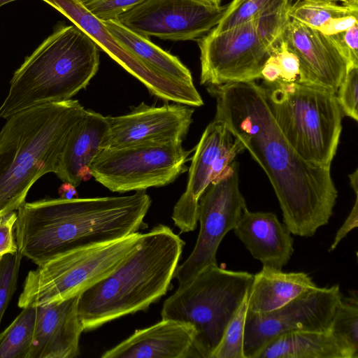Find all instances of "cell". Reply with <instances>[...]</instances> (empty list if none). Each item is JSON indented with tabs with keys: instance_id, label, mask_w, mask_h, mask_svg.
Returning <instances> with one entry per match:
<instances>
[{
	"instance_id": "cell-1",
	"label": "cell",
	"mask_w": 358,
	"mask_h": 358,
	"mask_svg": "<svg viewBox=\"0 0 358 358\" xmlns=\"http://www.w3.org/2000/svg\"><path fill=\"white\" fill-rule=\"evenodd\" d=\"M215 119L222 121L266 174L284 224L292 234L311 237L328 224L338 192L331 167L303 159L277 124L263 85L255 81L208 85Z\"/></svg>"
},
{
	"instance_id": "cell-2",
	"label": "cell",
	"mask_w": 358,
	"mask_h": 358,
	"mask_svg": "<svg viewBox=\"0 0 358 358\" xmlns=\"http://www.w3.org/2000/svg\"><path fill=\"white\" fill-rule=\"evenodd\" d=\"M150 205L144 191L24 202L15 225L18 252L40 266L69 250L126 237L144 226Z\"/></svg>"
},
{
	"instance_id": "cell-3",
	"label": "cell",
	"mask_w": 358,
	"mask_h": 358,
	"mask_svg": "<svg viewBox=\"0 0 358 358\" xmlns=\"http://www.w3.org/2000/svg\"><path fill=\"white\" fill-rule=\"evenodd\" d=\"M185 242L158 224L143 234L134 250L112 271L80 293L78 310L83 331L147 310L170 288Z\"/></svg>"
},
{
	"instance_id": "cell-4",
	"label": "cell",
	"mask_w": 358,
	"mask_h": 358,
	"mask_svg": "<svg viewBox=\"0 0 358 358\" xmlns=\"http://www.w3.org/2000/svg\"><path fill=\"white\" fill-rule=\"evenodd\" d=\"M85 110L71 99L6 119L0 130V217L17 211L40 178L55 173L67 137Z\"/></svg>"
},
{
	"instance_id": "cell-5",
	"label": "cell",
	"mask_w": 358,
	"mask_h": 358,
	"mask_svg": "<svg viewBox=\"0 0 358 358\" xmlns=\"http://www.w3.org/2000/svg\"><path fill=\"white\" fill-rule=\"evenodd\" d=\"M96 43L75 24H59L15 71L0 118L50 102L71 99L96 73Z\"/></svg>"
},
{
	"instance_id": "cell-6",
	"label": "cell",
	"mask_w": 358,
	"mask_h": 358,
	"mask_svg": "<svg viewBox=\"0 0 358 358\" xmlns=\"http://www.w3.org/2000/svg\"><path fill=\"white\" fill-rule=\"evenodd\" d=\"M254 274L207 266L164 303L162 319L190 324L193 358H211L224 331L250 288Z\"/></svg>"
},
{
	"instance_id": "cell-7",
	"label": "cell",
	"mask_w": 358,
	"mask_h": 358,
	"mask_svg": "<svg viewBox=\"0 0 358 358\" xmlns=\"http://www.w3.org/2000/svg\"><path fill=\"white\" fill-rule=\"evenodd\" d=\"M263 86L272 115L296 152L310 164L331 167L343 116L336 94L299 82Z\"/></svg>"
},
{
	"instance_id": "cell-8",
	"label": "cell",
	"mask_w": 358,
	"mask_h": 358,
	"mask_svg": "<svg viewBox=\"0 0 358 358\" xmlns=\"http://www.w3.org/2000/svg\"><path fill=\"white\" fill-rule=\"evenodd\" d=\"M289 19L286 9L221 32L211 29L197 39L201 84L220 85L260 79L262 68Z\"/></svg>"
},
{
	"instance_id": "cell-9",
	"label": "cell",
	"mask_w": 358,
	"mask_h": 358,
	"mask_svg": "<svg viewBox=\"0 0 358 358\" xmlns=\"http://www.w3.org/2000/svg\"><path fill=\"white\" fill-rule=\"evenodd\" d=\"M143 234L60 254L30 271L18 306H36L80 294L112 271L134 250Z\"/></svg>"
},
{
	"instance_id": "cell-10",
	"label": "cell",
	"mask_w": 358,
	"mask_h": 358,
	"mask_svg": "<svg viewBox=\"0 0 358 358\" xmlns=\"http://www.w3.org/2000/svg\"><path fill=\"white\" fill-rule=\"evenodd\" d=\"M182 141L142 142L103 148L90 166L92 177L111 192L166 186L188 170L192 151Z\"/></svg>"
},
{
	"instance_id": "cell-11",
	"label": "cell",
	"mask_w": 358,
	"mask_h": 358,
	"mask_svg": "<svg viewBox=\"0 0 358 358\" xmlns=\"http://www.w3.org/2000/svg\"><path fill=\"white\" fill-rule=\"evenodd\" d=\"M246 208L239 188L238 165L234 161L224 175L213 182L199 199V233L192 252L178 266L174 274L179 285L189 282L207 266L217 264L216 253L221 241L233 230Z\"/></svg>"
},
{
	"instance_id": "cell-12",
	"label": "cell",
	"mask_w": 358,
	"mask_h": 358,
	"mask_svg": "<svg viewBox=\"0 0 358 358\" xmlns=\"http://www.w3.org/2000/svg\"><path fill=\"white\" fill-rule=\"evenodd\" d=\"M342 297L338 285L308 291L268 313L247 311L244 354L254 358L271 340L296 331H328Z\"/></svg>"
},
{
	"instance_id": "cell-13",
	"label": "cell",
	"mask_w": 358,
	"mask_h": 358,
	"mask_svg": "<svg viewBox=\"0 0 358 358\" xmlns=\"http://www.w3.org/2000/svg\"><path fill=\"white\" fill-rule=\"evenodd\" d=\"M88 34L111 58L141 81L159 99L199 107L203 99L194 83L171 78L141 61L124 48L78 0H42Z\"/></svg>"
},
{
	"instance_id": "cell-14",
	"label": "cell",
	"mask_w": 358,
	"mask_h": 358,
	"mask_svg": "<svg viewBox=\"0 0 358 358\" xmlns=\"http://www.w3.org/2000/svg\"><path fill=\"white\" fill-rule=\"evenodd\" d=\"M227 7L203 0H145L117 20L146 37L175 41L197 40L218 24Z\"/></svg>"
},
{
	"instance_id": "cell-15",
	"label": "cell",
	"mask_w": 358,
	"mask_h": 358,
	"mask_svg": "<svg viewBox=\"0 0 358 358\" xmlns=\"http://www.w3.org/2000/svg\"><path fill=\"white\" fill-rule=\"evenodd\" d=\"M244 150L222 121L214 118L206 127L194 148L185 191L173 210L172 220L180 233L196 229L201 196L213 182L224 175L237 155Z\"/></svg>"
},
{
	"instance_id": "cell-16",
	"label": "cell",
	"mask_w": 358,
	"mask_h": 358,
	"mask_svg": "<svg viewBox=\"0 0 358 358\" xmlns=\"http://www.w3.org/2000/svg\"><path fill=\"white\" fill-rule=\"evenodd\" d=\"M192 106L174 103L162 106L142 102L127 114L106 116L108 131L103 148L171 140L182 141L193 122Z\"/></svg>"
},
{
	"instance_id": "cell-17",
	"label": "cell",
	"mask_w": 358,
	"mask_h": 358,
	"mask_svg": "<svg viewBox=\"0 0 358 358\" xmlns=\"http://www.w3.org/2000/svg\"><path fill=\"white\" fill-rule=\"evenodd\" d=\"M282 37L300 64L296 82L336 94L348 63L332 39L319 30L290 19Z\"/></svg>"
},
{
	"instance_id": "cell-18",
	"label": "cell",
	"mask_w": 358,
	"mask_h": 358,
	"mask_svg": "<svg viewBox=\"0 0 358 358\" xmlns=\"http://www.w3.org/2000/svg\"><path fill=\"white\" fill-rule=\"evenodd\" d=\"M76 294L62 301L36 306L34 337L27 358H74L79 355L83 331Z\"/></svg>"
},
{
	"instance_id": "cell-19",
	"label": "cell",
	"mask_w": 358,
	"mask_h": 358,
	"mask_svg": "<svg viewBox=\"0 0 358 358\" xmlns=\"http://www.w3.org/2000/svg\"><path fill=\"white\" fill-rule=\"evenodd\" d=\"M196 331L190 324L162 320L137 329L127 339L104 352L102 358H193Z\"/></svg>"
},
{
	"instance_id": "cell-20",
	"label": "cell",
	"mask_w": 358,
	"mask_h": 358,
	"mask_svg": "<svg viewBox=\"0 0 358 358\" xmlns=\"http://www.w3.org/2000/svg\"><path fill=\"white\" fill-rule=\"evenodd\" d=\"M108 128L106 116L85 109L67 137L55 173L63 182L76 187L92 177L90 166L103 149Z\"/></svg>"
},
{
	"instance_id": "cell-21",
	"label": "cell",
	"mask_w": 358,
	"mask_h": 358,
	"mask_svg": "<svg viewBox=\"0 0 358 358\" xmlns=\"http://www.w3.org/2000/svg\"><path fill=\"white\" fill-rule=\"evenodd\" d=\"M233 230L263 266L282 269L294 252L291 232L271 212H251L246 208Z\"/></svg>"
},
{
	"instance_id": "cell-22",
	"label": "cell",
	"mask_w": 358,
	"mask_h": 358,
	"mask_svg": "<svg viewBox=\"0 0 358 358\" xmlns=\"http://www.w3.org/2000/svg\"><path fill=\"white\" fill-rule=\"evenodd\" d=\"M318 286L304 272H283L263 266L254 275L248 294V310L265 313L274 310Z\"/></svg>"
},
{
	"instance_id": "cell-23",
	"label": "cell",
	"mask_w": 358,
	"mask_h": 358,
	"mask_svg": "<svg viewBox=\"0 0 358 358\" xmlns=\"http://www.w3.org/2000/svg\"><path fill=\"white\" fill-rule=\"evenodd\" d=\"M254 358H354L351 351L328 331H296L267 343Z\"/></svg>"
},
{
	"instance_id": "cell-24",
	"label": "cell",
	"mask_w": 358,
	"mask_h": 358,
	"mask_svg": "<svg viewBox=\"0 0 358 358\" xmlns=\"http://www.w3.org/2000/svg\"><path fill=\"white\" fill-rule=\"evenodd\" d=\"M110 34L128 51L143 62L175 80L192 84L190 71L176 57L137 34L118 20L102 22Z\"/></svg>"
},
{
	"instance_id": "cell-25",
	"label": "cell",
	"mask_w": 358,
	"mask_h": 358,
	"mask_svg": "<svg viewBox=\"0 0 358 358\" xmlns=\"http://www.w3.org/2000/svg\"><path fill=\"white\" fill-rule=\"evenodd\" d=\"M37 306H26L0 334V358H27L36 320Z\"/></svg>"
},
{
	"instance_id": "cell-26",
	"label": "cell",
	"mask_w": 358,
	"mask_h": 358,
	"mask_svg": "<svg viewBox=\"0 0 358 358\" xmlns=\"http://www.w3.org/2000/svg\"><path fill=\"white\" fill-rule=\"evenodd\" d=\"M292 0H232L218 24L212 29L221 32L264 15L287 9Z\"/></svg>"
},
{
	"instance_id": "cell-27",
	"label": "cell",
	"mask_w": 358,
	"mask_h": 358,
	"mask_svg": "<svg viewBox=\"0 0 358 358\" xmlns=\"http://www.w3.org/2000/svg\"><path fill=\"white\" fill-rule=\"evenodd\" d=\"M349 15H358V8L338 3L296 0L288 10L290 19L320 31L333 19Z\"/></svg>"
},
{
	"instance_id": "cell-28",
	"label": "cell",
	"mask_w": 358,
	"mask_h": 358,
	"mask_svg": "<svg viewBox=\"0 0 358 358\" xmlns=\"http://www.w3.org/2000/svg\"><path fill=\"white\" fill-rule=\"evenodd\" d=\"M329 330L358 358V299L357 292L342 296Z\"/></svg>"
},
{
	"instance_id": "cell-29",
	"label": "cell",
	"mask_w": 358,
	"mask_h": 358,
	"mask_svg": "<svg viewBox=\"0 0 358 358\" xmlns=\"http://www.w3.org/2000/svg\"><path fill=\"white\" fill-rule=\"evenodd\" d=\"M247 311L248 295L227 325L211 358H245L244 333Z\"/></svg>"
},
{
	"instance_id": "cell-30",
	"label": "cell",
	"mask_w": 358,
	"mask_h": 358,
	"mask_svg": "<svg viewBox=\"0 0 358 358\" xmlns=\"http://www.w3.org/2000/svg\"><path fill=\"white\" fill-rule=\"evenodd\" d=\"M22 255L17 251L0 259V324L17 287Z\"/></svg>"
},
{
	"instance_id": "cell-31",
	"label": "cell",
	"mask_w": 358,
	"mask_h": 358,
	"mask_svg": "<svg viewBox=\"0 0 358 358\" xmlns=\"http://www.w3.org/2000/svg\"><path fill=\"white\" fill-rule=\"evenodd\" d=\"M358 66L348 68L345 76L336 94L344 115L358 120Z\"/></svg>"
},
{
	"instance_id": "cell-32",
	"label": "cell",
	"mask_w": 358,
	"mask_h": 358,
	"mask_svg": "<svg viewBox=\"0 0 358 358\" xmlns=\"http://www.w3.org/2000/svg\"><path fill=\"white\" fill-rule=\"evenodd\" d=\"M92 15L101 22L117 17L145 0H78Z\"/></svg>"
},
{
	"instance_id": "cell-33",
	"label": "cell",
	"mask_w": 358,
	"mask_h": 358,
	"mask_svg": "<svg viewBox=\"0 0 358 358\" xmlns=\"http://www.w3.org/2000/svg\"><path fill=\"white\" fill-rule=\"evenodd\" d=\"M271 53L275 55L279 64L280 80L285 83L296 82L299 78L300 64L296 55L287 47L281 36L272 48Z\"/></svg>"
},
{
	"instance_id": "cell-34",
	"label": "cell",
	"mask_w": 358,
	"mask_h": 358,
	"mask_svg": "<svg viewBox=\"0 0 358 358\" xmlns=\"http://www.w3.org/2000/svg\"><path fill=\"white\" fill-rule=\"evenodd\" d=\"M329 36L345 59L348 68L358 66V24Z\"/></svg>"
},
{
	"instance_id": "cell-35",
	"label": "cell",
	"mask_w": 358,
	"mask_h": 358,
	"mask_svg": "<svg viewBox=\"0 0 358 358\" xmlns=\"http://www.w3.org/2000/svg\"><path fill=\"white\" fill-rule=\"evenodd\" d=\"M17 211L0 217V259L7 254L18 251L15 235Z\"/></svg>"
},
{
	"instance_id": "cell-36",
	"label": "cell",
	"mask_w": 358,
	"mask_h": 358,
	"mask_svg": "<svg viewBox=\"0 0 358 358\" xmlns=\"http://www.w3.org/2000/svg\"><path fill=\"white\" fill-rule=\"evenodd\" d=\"M355 194V200L354 206L346 220L337 231L334 241L329 249V252H332L335 250L348 234L358 226V193Z\"/></svg>"
},
{
	"instance_id": "cell-37",
	"label": "cell",
	"mask_w": 358,
	"mask_h": 358,
	"mask_svg": "<svg viewBox=\"0 0 358 358\" xmlns=\"http://www.w3.org/2000/svg\"><path fill=\"white\" fill-rule=\"evenodd\" d=\"M358 15H349L333 19L321 31L326 35H333L343 31L358 24Z\"/></svg>"
},
{
	"instance_id": "cell-38",
	"label": "cell",
	"mask_w": 358,
	"mask_h": 358,
	"mask_svg": "<svg viewBox=\"0 0 358 358\" xmlns=\"http://www.w3.org/2000/svg\"><path fill=\"white\" fill-rule=\"evenodd\" d=\"M281 71L275 55L271 53L270 57L265 62L262 72L261 78L264 84H273L280 80Z\"/></svg>"
},
{
	"instance_id": "cell-39",
	"label": "cell",
	"mask_w": 358,
	"mask_h": 358,
	"mask_svg": "<svg viewBox=\"0 0 358 358\" xmlns=\"http://www.w3.org/2000/svg\"><path fill=\"white\" fill-rule=\"evenodd\" d=\"M58 192L62 199H71L78 197L76 187L69 182H64L59 187Z\"/></svg>"
},
{
	"instance_id": "cell-40",
	"label": "cell",
	"mask_w": 358,
	"mask_h": 358,
	"mask_svg": "<svg viewBox=\"0 0 358 358\" xmlns=\"http://www.w3.org/2000/svg\"><path fill=\"white\" fill-rule=\"evenodd\" d=\"M315 2H326V3H338L341 2V4L349 6L351 7L358 8V0H303Z\"/></svg>"
},
{
	"instance_id": "cell-41",
	"label": "cell",
	"mask_w": 358,
	"mask_h": 358,
	"mask_svg": "<svg viewBox=\"0 0 358 358\" xmlns=\"http://www.w3.org/2000/svg\"><path fill=\"white\" fill-rule=\"evenodd\" d=\"M358 171H356L352 174L349 175L350 182L351 187L355 192V194L358 193Z\"/></svg>"
},
{
	"instance_id": "cell-42",
	"label": "cell",
	"mask_w": 358,
	"mask_h": 358,
	"mask_svg": "<svg viewBox=\"0 0 358 358\" xmlns=\"http://www.w3.org/2000/svg\"><path fill=\"white\" fill-rule=\"evenodd\" d=\"M212 5L219 6L221 0H203Z\"/></svg>"
},
{
	"instance_id": "cell-43",
	"label": "cell",
	"mask_w": 358,
	"mask_h": 358,
	"mask_svg": "<svg viewBox=\"0 0 358 358\" xmlns=\"http://www.w3.org/2000/svg\"><path fill=\"white\" fill-rule=\"evenodd\" d=\"M15 0H0V7L3 6V5L9 3V2H11V1H14Z\"/></svg>"
}]
</instances>
